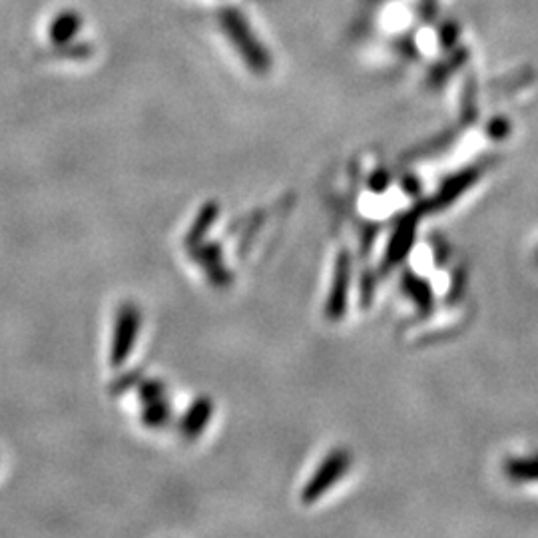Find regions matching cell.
<instances>
[{
    "label": "cell",
    "mask_w": 538,
    "mask_h": 538,
    "mask_svg": "<svg viewBox=\"0 0 538 538\" xmlns=\"http://www.w3.org/2000/svg\"><path fill=\"white\" fill-rule=\"evenodd\" d=\"M417 6H419V18H421L425 24L435 22L437 12H439V0H419Z\"/></svg>",
    "instance_id": "17"
},
{
    "label": "cell",
    "mask_w": 538,
    "mask_h": 538,
    "mask_svg": "<svg viewBox=\"0 0 538 538\" xmlns=\"http://www.w3.org/2000/svg\"><path fill=\"white\" fill-rule=\"evenodd\" d=\"M140 323H142V313L134 303H124L118 309L116 323H114V339L110 347V363L114 367H120L132 355L134 343L138 339Z\"/></svg>",
    "instance_id": "3"
},
{
    "label": "cell",
    "mask_w": 538,
    "mask_h": 538,
    "mask_svg": "<svg viewBox=\"0 0 538 538\" xmlns=\"http://www.w3.org/2000/svg\"><path fill=\"white\" fill-rule=\"evenodd\" d=\"M58 48H60V54H62V56H68V58H74V60H78V58H86V56L92 54V48H90L88 44H84V42H80V44L70 42V44L58 46Z\"/></svg>",
    "instance_id": "16"
},
{
    "label": "cell",
    "mask_w": 538,
    "mask_h": 538,
    "mask_svg": "<svg viewBox=\"0 0 538 538\" xmlns=\"http://www.w3.org/2000/svg\"><path fill=\"white\" fill-rule=\"evenodd\" d=\"M505 473L515 481H535L538 479V457L527 461H509Z\"/></svg>",
    "instance_id": "11"
},
{
    "label": "cell",
    "mask_w": 538,
    "mask_h": 538,
    "mask_svg": "<svg viewBox=\"0 0 538 538\" xmlns=\"http://www.w3.org/2000/svg\"><path fill=\"white\" fill-rule=\"evenodd\" d=\"M415 240V222L413 220H405L393 234L389 248H387V264H397L401 260L407 258L411 246Z\"/></svg>",
    "instance_id": "7"
},
{
    "label": "cell",
    "mask_w": 538,
    "mask_h": 538,
    "mask_svg": "<svg viewBox=\"0 0 538 538\" xmlns=\"http://www.w3.org/2000/svg\"><path fill=\"white\" fill-rule=\"evenodd\" d=\"M405 289L409 291V295L413 297V301H417L421 307L433 305V293H431L427 281L417 279V277L415 279H407L405 281Z\"/></svg>",
    "instance_id": "13"
},
{
    "label": "cell",
    "mask_w": 538,
    "mask_h": 538,
    "mask_svg": "<svg viewBox=\"0 0 538 538\" xmlns=\"http://www.w3.org/2000/svg\"><path fill=\"white\" fill-rule=\"evenodd\" d=\"M353 459L345 449H335L331 451L325 461L319 465V469L313 473L309 483L303 487L301 501L311 505L317 499H321L335 483L343 479V475L349 471Z\"/></svg>",
    "instance_id": "2"
},
{
    "label": "cell",
    "mask_w": 538,
    "mask_h": 538,
    "mask_svg": "<svg viewBox=\"0 0 538 538\" xmlns=\"http://www.w3.org/2000/svg\"><path fill=\"white\" fill-rule=\"evenodd\" d=\"M218 22L226 38L230 40L232 48L238 52L242 62L254 72V74H268L273 66L271 54L264 46L262 38L254 32L250 20L246 14L236 6H226L218 14Z\"/></svg>",
    "instance_id": "1"
},
{
    "label": "cell",
    "mask_w": 538,
    "mask_h": 538,
    "mask_svg": "<svg viewBox=\"0 0 538 538\" xmlns=\"http://www.w3.org/2000/svg\"><path fill=\"white\" fill-rule=\"evenodd\" d=\"M467 56H469V52H467V48H463V50H457L447 62H439L433 70H429V80L431 82H437V84H441V82H445V78L455 70V68H459L461 64H465V60H467Z\"/></svg>",
    "instance_id": "12"
},
{
    "label": "cell",
    "mask_w": 538,
    "mask_h": 538,
    "mask_svg": "<svg viewBox=\"0 0 538 538\" xmlns=\"http://www.w3.org/2000/svg\"><path fill=\"white\" fill-rule=\"evenodd\" d=\"M218 204L216 202H210V204H206L202 210H200V214H198V218H196V222H194V226L190 228V232H188V236H186V248L188 250H192L194 246H198V244H202V240H204V236L210 232V228L214 226V222H216V218H218Z\"/></svg>",
    "instance_id": "8"
},
{
    "label": "cell",
    "mask_w": 538,
    "mask_h": 538,
    "mask_svg": "<svg viewBox=\"0 0 538 538\" xmlns=\"http://www.w3.org/2000/svg\"><path fill=\"white\" fill-rule=\"evenodd\" d=\"M475 180H477V170H465L463 174L451 178L449 184H445L441 188V192L437 194V198H435L437 206H449V202L459 198Z\"/></svg>",
    "instance_id": "9"
},
{
    "label": "cell",
    "mask_w": 538,
    "mask_h": 538,
    "mask_svg": "<svg viewBox=\"0 0 538 538\" xmlns=\"http://www.w3.org/2000/svg\"><path fill=\"white\" fill-rule=\"evenodd\" d=\"M170 405L166 403V399H158L152 403H146V409L142 411V421L150 427V429H160L170 421Z\"/></svg>",
    "instance_id": "10"
},
{
    "label": "cell",
    "mask_w": 538,
    "mask_h": 538,
    "mask_svg": "<svg viewBox=\"0 0 538 538\" xmlns=\"http://www.w3.org/2000/svg\"><path fill=\"white\" fill-rule=\"evenodd\" d=\"M212 411H214V405H212L210 399H206V397L196 399V401L190 405V409L186 411V415L182 417L180 433H182L188 441L200 437V435L204 433L206 425H208L210 419H212Z\"/></svg>",
    "instance_id": "5"
},
{
    "label": "cell",
    "mask_w": 538,
    "mask_h": 538,
    "mask_svg": "<svg viewBox=\"0 0 538 538\" xmlns=\"http://www.w3.org/2000/svg\"><path fill=\"white\" fill-rule=\"evenodd\" d=\"M136 377H138V371H134L132 375H124V377H122V379H120V381H118V383L112 387V391H114V393H122L124 389H128V387L136 385V383H138V379H136Z\"/></svg>",
    "instance_id": "18"
},
{
    "label": "cell",
    "mask_w": 538,
    "mask_h": 538,
    "mask_svg": "<svg viewBox=\"0 0 538 538\" xmlns=\"http://www.w3.org/2000/svg\"><path fill=\"white\" fill-rule=\"evenodd\" d=\"M166 395V387L162 381H144L140 387V399L144 403H152L158 399H164Z\"/></svg>",
    "instance_id": "14"
},
{
    "label": "cell",
    "mask_w": 538,
    "mask_h": 538,
    "mask_svg": "<svg viewBox=\"0 0 538 538\" xmlns=\"http://www.w3.org/2000/svg\"><path fill=\"white\" fill-rule=\"evenodd\" d=\"M349 283H351V260L345 252H341L337 258V264H335L333 285H331L327 305H325V313L331 321H339L345 315Z\"/></svg>",
    "instance_id": "4"
},
{
    "label": "cell",
    "mask_w": 538,
    "mask_h": 538,
    "mask_svg": "<svg viewBox=\"0 0 538 538\" xmlns=\"http://www.w3.org/2000/svg\"><path fill=\"white\" fill-rule=\"evenodd\" d=\"M82 24H84V20H82L80 12H76L72 8L60 10L54 16V20L50 22V30H48L52 44H56V46L70 44L80 34Z\"/></svg>",
    "instance_id": "6"
},
{
    "label": "cell",
    "mask_w": 538,
    "mask_h": 538,
    "mask_svg": "<svg viewBox=\"0 0 538 538\" xmlns=\"http://www.w3.org/2000/svg\"><path fill=\"white\" fill-rule=\"evenodd\" d=\"M457 38H459V26L457 24L445 22L439 28V44H441L443 50H451L453 44H457Z\"/></svg>",
    "instance_id": "15"
}]
</instances>
